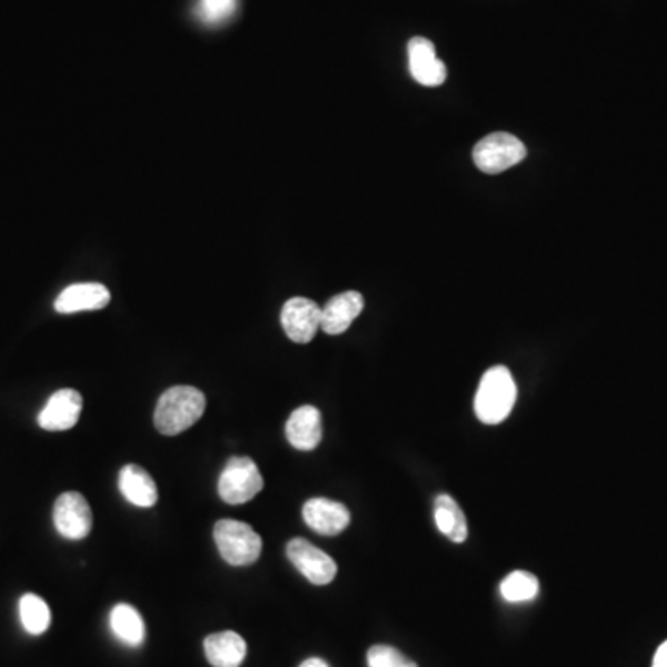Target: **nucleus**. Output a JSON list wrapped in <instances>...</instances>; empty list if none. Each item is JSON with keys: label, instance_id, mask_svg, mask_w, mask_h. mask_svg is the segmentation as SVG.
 <instances>
[{"label": "nucleus", "instance_id": "obj_12", "mask_svg": "<svg viewBox=\"0 0 667 667\" xmlns=\"http://www.w3.org/2000/svg\"><path fill=\"white\" fill-rule=\"evenodd\" d=\"M110 305V291L102 283H72L63 289L54 308L58 313H78V311L102 310Z\"/></svg>", "mask_w": 667, "mask_h": 667}, {"label": "nucleus", "instance_id": "obj_3", "mask_svg": "<svg viewBox=\"0 0 667 667\" xmlns=\"http://www.w3.org/2000/svg\"><path fill=\"white\" fill-rule=\"evenodd\" d=\"M213 539L222 560L230 566H250L260 558V534L247 522L221 519L213 527Z\"/></svg>", "mask_w": 667, "mask_h": 667}, {"label": "nucleus", "instance_id": "obj_22", "mask_svg": "<svg viewBox=\"0 0 667 667\" xmlns=\"http://www.w3.org/2000/svg\"><path fill=\"white\" fill-rule=\"evenodd\" d=\"M367 667H419L400 650L389 645H375L367 650Z\"/></svg>", "mask_w": 667, "mask_h": 667}, {"label": "nucleus", "instance_id": "obj_24", "mask_svg": "<svg viewBox=\"0 0 667 667\" xmlns=\"http://www.w3.org/2000/svg\"><path fill=\"white\" fill-rule=\"evenodd\" d=\"M299 667H328L327 661L321 660V658H308V660L302 661Z\"/></svg>", "mask_w": 667, "mask_h": 667}, {"label": "nucleus", "instance_id": "obj_1", "mask_svg": "<svg viewBox=\"0 0 667 667\" xmlns=\"http://www.w3.org/2000/svg\"><path fill=\"white\" fill-rule=\"evenodd\" d=\"M206 410V397L193 386H172L161 395L155 411V425L163 436H177L193 427Z\"/></svg>", "mask_w": 667, "mask_h": 667}, {"label": "nucleus", "instance_id": "obj_19", "mask_svg": "<svg viewBox=\"0 0 667 667\" xmlns=\"http://www.w3.org/2000/svg\"><path fill=\"white\" fill-rule=\"evenodd\" d=\"M19 616H21L22 627L28 634L39 636V634L47 633L50 625L49 605L38 595H22L19 600Z\"/></svg>", "mask_w": 667, "mask_h": 667}, {"label": "nucleus", "instance_id": "obj_5", "mask_svg": "<svg viewBox=\"0 0 667 667\" xmlns=\"http://www.w3.org/2000/svg\"><path fill=\"white\" fill-rule=\"evenodd\" d=\"M525 156H527L525 145L508 132L489 133L472 149V160L480 171L488 175H499L517 166L519 161L525 160Z\"/></svg>", "mask_w": 667, "mask_h": 667}, {"label": "nucleus", "instance_id": "obj_18", "mask_svg": "<svg viewBox=\"0 0 667 667\" xmlns=\"http://www.w3.org/2000/svg\"><path fill=\"white\" fill-rule=\"evenodd\" d=\"M111 633L128 647H139L145 641V623L139 611L130 605L113 606L110 614Z\"/></svg>", "mask_w": 667, "mask_h": 667}, {"label": "nucleus", "instance_id": "obj_9", "mask_svg": "<svg viewBox=\"0 0 667 667\" xmlns=\"http://www.w3.org/2000/svg\"><path fill=\"white\" fill-rule=\"evenodd\" d=\"M82 395L77 389H60L50 397L43 410L39 411V427L49 432H61L77 425L82 414Z\"/></svg>", "mask_w": 667, "mask_h": 667}, {"label": "nucleus", "instance_id": "obj_16", "mask_svg": "<svg viewBox=\"0 0 667 667\" xmlns=\"http://www.w3.org/2000/svg\"><path fill=\"white\" fill-rule=\"evenodd\" d=\"M205 653L213 667H239L247 656V644L238 633L225 630L205 639Z\"/></svg>", "mask_w": 667, "mask_h": 667}, {"label": "nucleus", "instance_id": "obj_8", "mask_svg": "<svg viewBox=\"0 0 667 667\" xmlns=\"http://www.w3.org/2000/svg\"><path fill=\"white\" fill-rule=\"evenodd\" d=\"M283 332L295 344H310L317 330L321 328V308L305 297L289 299L282 308Z\"/></svg>", "mask_w": 667, "mask_h": 667}, {"label": "nucleus", "instance_id": "obj_20", "mask_svg": "<svg viewBox=\"0 0 667 667\" xmlns=\"http://www.w3.org/2000/svg\"><path fill=\"white\" fill-rule=\"evenodd\" d=\"M539 591L538 578L532 573L514 571L500 583V595L508 603H527Z\"/></svg>", "mask_w": 667, "mask_h": 667}, {"label": "nucleus", "instance_id": "obj_13", "mask_svg": "<svg viewBox=\"0 0 667 667\" xmlns=\"http://www.w3.org/2000/svg\"><path fill=\"white\" fill-rule=\"evenodd\" d=\"M286 438L295 449L313 450L321 444V411L316 406H300L286 422Z\"/></svg>", "mask_w": 667, "mask_h": 667}, {"label": "nucleus", "instance_id": "obj_7", "mask_svg": "<svg viewBox=\"0 0 667 667\" xmlns=\"http://www.w3.org/2000/svg\"><path fill=\"white\" fill-rule=\"evenodd\" d=\"M54 527L67 539H83L91 532L93 514L89 502L78 491H66L56 499Z\"/></svg>", "mask_w": 667, "mask_h": 667}, {"label": "nucleus", "instance_id": "obj_21", "mask_svg": "<svg viewBox=\"0 0 667 667\" xmlns=\"http://www.w3.org/2000/svg\"><path fill=\"white\" fill-rule=\"evenodd\" d=\"M238 11V0H197L195 16L206 27H221Z\"/></svg>", "mask_w": 667, "mask_h": 667}, {"label": "nucleus", "instance_id": "obj_17", "mask_svg": "<svg viewBox=\"0 0 667 667\" xmlns=\"http://www.w3.org/2000/svg\"><path fill=\"white\" fill-rule=\"evenodd\" d=\"M434 519L439 532L445 534L450 541L464 544L469 534L466 516L460 505L450 495L441 494L434 500Z\"/></svg>", "mask_w": 667, "mask_h": 667}, {"label": "nucleus", "instance_id": "obj_15", "mask_svg": "<svg viewBox=\"0 0 667 667\" xmlns=\"http://www.w3.org/2000/svg\"><path fill=\"white\" fill-rule=\"evenodd\" d=\"M119 489L130 505L139 506V508H150L158 500V488H156L155 480L149 472L145 471L143 467L133 466V464L122 467L119 472Z\"/></svg>", "mask_w": 667, "mask_h": 667}, {"label": "nucleus", "instance_id": "obj_14", "mask_svg": "<svg viewBox=\"0 0 667 667\" xmlns=\"http://www.w3.org/2000/svg\"><path fill=\"white\" fill-rule=\"evenodd\" d=\"M364 310V297L358 291H345L321 308V328L330 336L344 334Z\"/></svg>", "mask_w": 667, "mask_h": 667}, {"label": "nucleus", "instance_id": "obj_6", "mask_svg": "<svg viewBox=\"0 0 667 667\" xmlns=\"http://www.w3.org/2000/svg\"><path fill=\"white\" fill-rule=\"evenodd\" d=\"M289 561L305 575L311 584L325 586L332 583L338 573V566L325 550L317 549L308 539L295 538L286 547Z\"/></svg>", "mask_w": 667, "mask_h": 667}, {"label": "nucleus", "instance_id": "obj_4", "mask_svg": "<svg viewBox=\"0 0 667 667\" xmlns=\"http://www.w3.org/2000/svg\"><path fill=\"white\" fill-rule=\"evenodd\" d=\"M217 489L227 505H245L263 489V478L255 460L233 456L222 469Z\"/></svg>", "mask_w": 667, "mask_h": 667}, {"label": "nucleus", "instance_id": "obj_10", "mask_svg": "<svg viewBox=\"0 0 667 667\" xmlns=\"http://www.w3.org/2000/svg\"><path fill=\"white\" fill-rule=\"evenodd\" d=\"M408 66L416 82L427 88H436L447 80V67L436 56L432 41L425 38L410 39L408 43Z\"/></svg>", "mask_w": 667, "mask_h": 667}, {"label": "nucleus", "instance_id": "obj_11", "mask_svg": "<svg viewBox=\"0 0 667 667\" xmlns=\"http://www.w3.org/2000/svg\"><path fill=\"white\" fill-rule=\"evenodd\" d=\"M302 517L313 532L322 534V536H336V534L344 532L350 522L349 508L336 500L325 499V497L306 500Z\"/></svg>", "mask_w": 667, "mask_h": 667}, {"label": "nucleus", "instance_id": "obj_23", "mask_svg": "<svg viewBox=\"0 0 667 667\" xmlns=\"http://www.w3.org/2000/svg\"><path fill=\"white\" fill-rule=\"evenodd\" d=\"M653 667H667V639L658 647V650H656Z\"/></svg>", "mask_w": 667, "mask_h": 667}, {"label": "nucleus", "instance_id": "obj_2", "mask_svg": "<svg viewBox=\"0 0 667 667\" xmlns=\"http://www.w3.org/2000/svg\"><path fill=\"white\" fill-rule=\"evenodd\" d=\"M516 399L517 386L511 372L505 366H495L484 372L475 395V411L486 425H499L510 416Z\"/></svg>", "mask_w": 667, "mask_h": 667}]
</instances>
